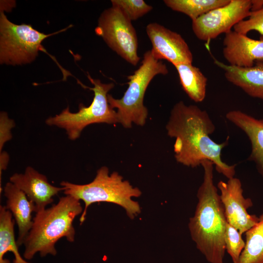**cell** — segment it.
<instances>
[{
	"instance_id": "1",
	"label": "cell",
	"mask_w": 263,
	"mask_h": 263,
	"mask_svg": "<svg viewBox=\"0 0 263 263\" xmlns=\"http://www.w3.org/2000/svg\"><path fill=\"white\" fill-rule=\"evenodd\" d=\"M166 129L168 135L175 139L173 148L178 163L193 168L209 160L219 173L228 179L234 177L236 165H229L221 158L229 137L220 144L211 138L215 126L207 111L180 101L171 109Z\"/></svg>"
},
{
	"instance_id": "2",
	"label": "cell",
	"mask_w": 263,
	"mask_h": 263,
	"mask_svg": "<svg viewBox=\"0 0 263 263\" xmlns=\"http://www.w3.org/2000/svg\"><path fill=\"white\" fill-rule=\"evenodd\" d=\"M213 164L205 160L203 182L198 189L194 215L189 219L191 237L209 263H224L227 221L218 188L213 182Z\"/></svg>"
},
{
	"instance_id": "3",
	"label": "cell",
	"mask_w": 263,
	"mask_h": 263,
	"mask_svg": "<svg viewBox=\"0 0 263 263\" xmlns=\"http://www.w3.org/2000/svg\"><path fill=\"white\" fill-rule=\"evenodd\" d=\"M83 211L79 200L65 195L51 207L36 212L32 226L23 244L24 258L31 260L38 252L42 257L48 254L55 256L57 254L55 245L59 239L65 237L67 241L74 242V220Z\"/></svg>"
},
{
	"instance_id": "4",
	"label": "cell",
	"mask_w": 263,
	"mask_h": 263,
	"mask_svg": "<svg viewBox=\"0 0 263 263\" xmlns=\"http://www.w3.org/2000/svg\"><path fill=\"white\" fill-rule=\"evenodd\" d=\"M60 185L64 188L65 195H70L84 202L85 207L80 217L81 225L85 220L87 209L94 203L107 202L118 205L126 210L127 215L133 218L140 212L139 204L132 198L141 195L137 188H133L117 172L109 173V169L101 167L91 182L78 185L62 181Z\"/></svg>"
},
{
	"instance_id": "5",
	"label": "cell",
	"mask_w": 263,
	"mask_h": 263,
	"mask_svg": "<svg viewBox=\"0 0 263 263\" xmlns=\"http://www.w3.org/2000/svg\"><path fill=\"white\" fill-rule=\"evenodd\" d=\"M169 73L166 65L155 58L150 50L146 52L141 65L127 79L128 88L120 99L108 94V100L113 109H117L119 123L126 128H130L132 123L144 126L148 116L147 108L144 105L146 91L152 79L158 75Z\"/></svg>"
},
{
	"instance_id": "6",
	"label": "cell",
	"mask_w": 263,
	"mask_h": 263,
	"mask_svg": "<svg viewBox=\"0 0 263 263\" xmlns=\"http://www.w3.org/2000/svg\"><path fill=\"white\" fill-rule=\"evenodd\" d=\"M87 77L94 87L81 85L93 91L94 97L91 104L88 107L80 104L79 110L76 113L71 112L67 107L59 114L50 117L45 121L49 126L65 130L68 138L71 140L79 138L83 130L90 124L119 123L117 112L111 107L108 100V93L114 87V84L102 83L99 79L93 78L89 74Z\"/></svg>"
},
{
	"instance_id": "7",
	"label": "cell",
	"mask_w": 263,
	"mask_h": 263,
	"mask_svg": "<svg viewBox=\"0 0 263 263\" xmlns=\"http://www.w3.org/2000/svg\"><path fill=\"white\" fill-rule=\"evenodd\" d=\"M68 28L46 35L34 29L31 25L12 23L0 10V63L15 65L31 62L39 51L44 50L41 45L44 39Z\"/></svg>"
},
{
	"instance_id": "8",
	"label": "cell",
	"mask_w": 263,
	"mask_h": 263,
	"mask_svg": "<svg viewBox=\"0 0 263 263\" xmlns=\"http://www.w3.org/2000/svg\"><path fill=\"white\" fill-rule=\"evenodd\" d=\"M95 32L121 57L137 65L140 57L137 54L136 32L132 21L120 10L112 6L105 10L99 18Z\"/></svg>"
},
{
	"instance_id": "9",
	"label": "cell",
	"mask_w": 263,
	"mask_h": 263,
	"mask_svg": "<svg viewBox=\"0 0 263 263\" xmlns=\"http://www.w3.org/2000/svg\"><path fill=\"white\" fill-rule=\"evenodd\" d=\"M250 8L251 0H230L227 5L192 20V31L200 40L209 41L231 31L235 25L248 18Z\"/></svg>"
},
{
	"instance_id": "10",
	"label": "cell",
	"mask_w": 263,
	"mask_h": 263,
	"mask_svg": "<svg viewBox=\"0 0 263 263\" xmlns=\"http://www.w3.org/2000/svg\"><path fill=\"white\" fill-rule=\"evenodd\" d=\"M223 205L227 222L244 233L259 221V217L250 214L247 209L253 206L252 200L243 195L242 182L233 177L227 182L220 181L217 186Z\"/></svg>"
},
{
	"instance_id": "11",
	"label": "cell",
	"mask_w": 263,
	"mask_h": 263,
	"mask_svg": "<svg viewBox=\"0 0 263 263\" xmlns=\"http://www.w3.org/2000/svg\"><path fill=\"white\" fill-rule=\"evenodd\" d=\"M146 30L152 44L150 51L155 58L166 60L173 65L192 63V52L179 34L156 22L148 24Z\"/></svg>"
},
{
	"instance_id": "12",
	"label": "cell",
	"mask_w": 263,
	"mask_h": 263,
	"mask_svg": "<svg viewBox=\"0 0 263 263\" xmlns=\"http://www.w3.org/2000/svg\"><path fill=\"white\" fill-rule=\"evenodd\" d=\"M10 182L22 190L36 207V212L46 208L53 201V197L64 188L54 186L47 177L32 167L26 168L24 173L13 174ZM35 212V213H36Z\"/></svg>"
},
{
	"instance_id": "13",
	"label": "cell",
	"mask_w": 263,
	"mask_h": 263,
	"mask_svg": "<svg viewBox=\"0 0 263 263\" xmlns=\"http://www.w3.org/2000/svg\"><path fill=\"white\" fill-rule=\"evenodd\" d=\"M223 44V56L230 65L250 67L263 60V37L256 40L231 30L225 34Z\"/></svg>"
},
{
	"instance_id": "14",
	"label": "cell",
	"mask_w": 263,
	"mask_h": 263,
	"mask_svg": "<svg viewBox=\"0 0 263 263\" xmlns=\"http://www.w3.org/2000/svg\"><path fill=\"white\" fill-rule=\"evenodd\" d=\"M3 191L6 198L5 207L11 212L18 227L17 243L19 246L23 244L32 226V213L36 212V207L26 194L11 182L6 184Z\"/></svg>"
},
{
	"instance_id": "15",
	"label": "cell",
	"mask_w": 263,
	"mask_h": 263,
	"mask_svg": "<svg viewBox=\"0 0 263 263\" xmlns=\"http://www.w3.org/2000/svg\"><path fill=\"white\" fill-rule=\"evenodd\" d=\"M214 62L224 70L227 81L248 95L263 100V60L256 61L250 67L227 65L215 59Z\"/></svg>"
},
{
	"instance_id": "16",
	"label": "cell",
	"mask_w": 263,
	"mask_h": 263,
	"mask_svg": "<svg viewBox=\"0 0 263 263\" xmlns=\"http://www.w3.org/2000/svg\"><path fill=\"white\" fill-rule=\"evenodd\" d=\"M226 118L242 130L251 145L248 160L253 161L258 171L263 177V119H258L239 110L227 112Z\"/></svg>"
},
{
	"instance_id": "17",
	"label": "cell",
	"mask_w": 263,
	"mask_h": 263,
	"mask_svg": "<svg viewBox=\"0 0 263 263\" xmlns=\"http://www.w3.org/2000/svg\"><path fill=\"white\" fill-rule=\"evenodd\" d=\"M174 66L182 88L188 96L195 102H202L206 95V76L192 63H183Z\"/></svg>"
},
{
	"instance_id": "18",
	"label": "cell",
	"mask_w": 263,
	"mask_h": 263,
	"mask_svg": "<svg viewBox=\"0 0 263 263\" xmlns=\"http://www.w3.org/2000/svg\"><path fill=\"white\" fill-rule=\"evenodd\" d=\"M15 220L11 212L5 206H0V263H10L3 259L8 251L12 252L15 256L13 263H30L20 256L14 233Z\"/></svg>"
},
{
	"instance_id": "19",
	"label": "cell",
	"mask_w": 263,
	"mask_h": 263,
	"mask_svg": "<svg viewBox=\"0 0 263 263\" xmlns=\"http://www.w3.org/2000/svg\"><path fill=\"white\" fill-rule=\"evenodd\" d=\"M258 222L246 231L245 246L239 263H263V213Z\"/></svg>"
},
{
	"instance_id": "20",
	"label": "cell",
	"mask_w": 263,
	"mask_h": 263,
	"mask_svg": "<svg viewBox=\"0 0 263 263\" xmlns=\"http://www.w3.org/2000/svg\"><path fill=\"white\" fill-rule=\"evenodd\" d=\"M230 0H164L171 10L182 13L192 20L214 9L225 6Z\"/></svg>"
},
{
	"instance_id": "21",
	"label": "cell",
	"mask_w": 263,
	"mask_h": 263,
	"mask_svg": "<svg viewBox=\"0 0 263 263\" xmlns=\"http://www.w3.org/2000/svg\"><path fill=\"white\" fill-rule=\"evenodd\" d=\"M112 6L120 10L130 20H136L152 9L144 0H112Z\"/></svg>"
},
{
	"instance_id": "22",
	"label": "cell",
	"mask_w": 263,
	"mask_h": 263,
	"mask_svg": "<svg viewBox=\"0 0 263 263\" xmlns=\"http://www.w3.org/2000/svg\"><path fill=\"white\" fill-rule=\"evenodd\" d=\"M242 235L237 229L227 223L224 239L225 248L233 263H239L241 253L245 246V241Z\"/></svg>"
},
{
	"instance_id": "23",
	"label": "cell",
	"mask_w": 263,
	"mask_h": 263,
	"mask_svg": "<svg viewBox=\"0 0 263 263\" xmlns=\"http://www.w3.org/2000/svg\"><path fill=\"white\" fill-rule=\"evenodd\" d=\"M233 28L235 32L244 35L256 31L263 37V8L258 11L251 12L248 19L240 21Z\"/></svg>"
},
{
	"instance_id": "24",
	"label": "cell",
	"mask_w": 263,
	"mask_h": 263,
	"mask_svg": "<svg viewBox=\"0 0 263 263\" xmlns=\"http://www.w3.org/2000/svg\"><path fill=\"white\" fill-rule=\"evenodd\" d=\"M15 123L13 119L9 118L6 112H1L0 114V152L4 144L12 138L11 129Z\"/></svg>"
},
{
	"instance_id": "25",
	"label": "cell",
	"mask_w": 263,
	"mask_h": 263,
	"mask_svg": "<svg viewBox=\"0 0 263 263\" xmlns=\"http://www.w3.org/2000/svg\"><path fill=\"white\" fill-rule=\"evenodd\" d=\"M9 161V156L5 151H1L0 153V180L1 179V172L7 168Z\"/></svg>"
},
{
	"instance_id": "26",
	"label": "cell",
	"mask_w": 263,
	"mask_h": 263,
	"mask_svg": "<svg viewBox=\"0 0 263 263\" xmlns=\"http://www.w3.org/2000/svg\"><path fill=\"white\" fill-rule=\"evenodd\" d=\"M263 8V0H251V12L258 11Z\"/></svg>"
}]
</instances>
